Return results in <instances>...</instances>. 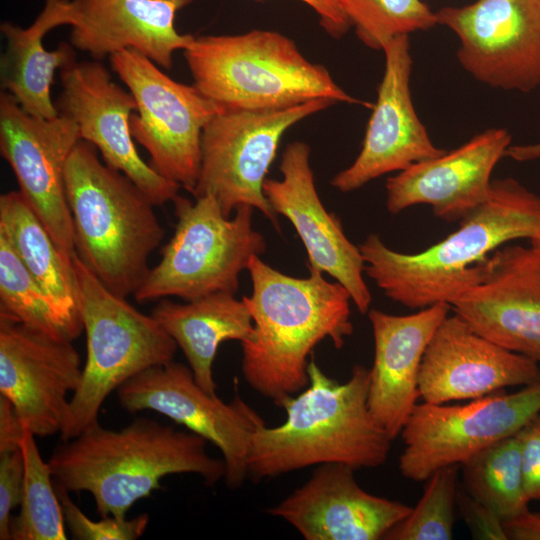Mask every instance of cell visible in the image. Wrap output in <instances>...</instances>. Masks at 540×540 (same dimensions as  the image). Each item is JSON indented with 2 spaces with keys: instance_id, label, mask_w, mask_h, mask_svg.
<instances>
[{
  "instance_id": "18",
  "label": "cell",
  "mask_w": 540,
  "mask_h": 540,
  "mask_svg": "<svg viewBox=\"0 0 540 540\" xmlns=\"http://www.w3.org/2000/svg\"><path fill=\"white\" fill-rule=\"evenodd\" d=\"M311 149L289 143L281 158V179H266L264 194L277 215L286 217L308 256V269L326 273L344 286L361 314L370 310L371 293L364 280L365 261L345 235L340 219L329 213L318 195L310 164Z\"/></svg>"
},
{
  "instance_id": "3",
  "label": "cell",
  "mask_w": 540,
  "mask_h": 540,
  "mask_svg": "<svg viewBox=\"0 0 540 540\" xmlns=\"http://www.w3.org/2000/svg\"><path fill=\"white\" fill-rule=\"evenodd\" d=\"M206 444L191 431L141 417L120 430L98 423L62 441L48 464L56 485L93 496L100 517H126L167 475L197 474L211 487L225 478L224 460L211 457Z\"/></svg>"
},
{
  "instance_id": "2",
  "label": "cell",
  "mask_w": 540,
  "mask_h": 540,
  "mask_svg": "<svg viewBox=\"0 0 540 540\" xmlns=\"http://www.w3.org/2000/svg\"><path fill=\"white\" fill-rule=\"evenodd\" d=\"M250 296H243L253 320L242 342V373L249 386L282 407L308 384V357L324 339L343 347L354 330L351 296L340 283L309 271L286 275L255 256L248 269Z\"/></svg>"
},
{
  "instance_id": "38",
  "label": "cell",
  "mask_w": 540,
  "mask_h": 540,
  "mask_svg": "<svg viewBox=\"0 0 540 540\" xmlns=\"http://www.w3.org/2000/svg\"><path fill=\"white\" fill-rule=\"evenodd\" d=\"M263 1V0H254ZM319 18L321 27L333 38L344 36L351 28L349 21L334 0H299Z\"/></svg>"
},
{
  "instance_id": "26",
  "label": "cell",
  "mask_w": 540,
  "mask_h": 540,
  "mask_svg": "<svg viewBox=\"0 0 540 540\" xmlns=\"http://www.w3.org/2000/svg\"><path fill=\"white\" fill-rule=\"evenodd\" d=\"M151 315L183 351L197 384L216 394L213 363L218 347L228 340L241 343L253 333V320L244 301L217 292L185 303L162 299Z\"/></svg>"
},
{
  "instance_id": "32",
  "label": "cell",
  "mask_w": 540,
  "mask_h": 540,
  "mask_svg": "<svg viewBox=\"0 0 540 540\" xmlns=\"http://www.w3.org/2000/svg\"><path fill=\"white\" fill-rule=\"evenodd\" d=\"M459 467L460 465H449L431 474L417 505L384 539H452Z\"/></svg>"
},
{
  "instance_id": "41",
  "label": "cell",
  "mask_w": 540,
  "mask_h": 540,
  "mask_svg": "<svg viewBox=\"0 0 540 540\" xmlns=\"http://www.w3.org/2000/svg\"><path fill=\"white\" fill-rule=\"evenodd\" d=\"M530 244L537 248V250L540 252V241L532 242Z\"/></svg>"
},
{
  "instance_id": "16",
  "label": "cell",
  "mask_w": 540,
  "mask_h": 540,
  "mask_svg": "<svg viewBox=\"0 0 540 540\" xmlns=\"http://www.w3.org/2000/svg\"><path fill=\"white\" fill-rule=\"evenodd\" d=\"M82 371L72 342L0 317V395L35 436L61 432L67 395L79 387Z\"/></svg>"
},
{
  "instance_id": "6",
  "label": "cell",
  "mask_w": 540,
  "mask_h": 540,
  "mask_svg": "<svg viewBox=\"0 0 540 540\" xmlns=\"http://www.w3.org/2000/svg\"><path fill=\"white\" fill-rule=\"evenodd\" d=\"M184 57L193 85L224 108L278 109L318 99L373 107L348 94L326 67L277 31L195 37Z\"/></svg>"
},
{
  "instance_id": "9",
  "label": "cell",
  "mask_w": 540,
  "mask_h": 540,
  "mask_svg": "<svg viewBox=\"0 0 540 540\" xmlns=\"http://www.w3.org/2000/svg\"><path fill=\"white\" fill-rule=\"evenodd\" d=\"M334 104L318 99L278 109L222 107L202 132L201 167L193 197L213 195L226 217L239 206L249 205L280 231L263 184L281 138L301 120Z\"/></svg>"
},
{
  "instance_id": "14",
  "label": "cell",
  "mask_w": 540,
  "mask_h": 540,
  "mask_svg": "<svg viewBox=\"0 0 540 540\" xmlns=\"http://www.w3.org/2000/svg\"><path fill=\"white\" fill-rule=\"evenodd\" d=\"M80 140L79 128L71 118L62 114L50 119L32 116L12 95L1 92V155L15 174L19 191L70 263L76 253L64 172Z\"/></svg>"
},
{
  "instance_id": "39",
  "label": "cell",
  "mask_w": 540,
  "mask_h": 540,
  "mask_svg": "<svg viewBox=\"0 0 540 540\" xmlns=\"http://www.w3.org/2000/svg\"><path fill=\"white\" fill-rule=\"evenodd\" d=\"M503 526L509 540H540V511L528 510Z\"/></svg>"
},
{
  "instance_id": "25",
  "label": "cell",
  "mask_w": 540,
  "mask_h": 540,
  "mask_svg": "<svg viewBox=\"0 0 540 540\" xmlns=\"http://www.w3.org/2000/svg\"><path fill=\"white\" fill-rule=\"evenodd\" d=\"M65 0H44V7L26 27L5 21L0 30L7 46L1 57V86L23 110L32 116L50 119L59 115L51 99L55 72L76 61L73 46L61 44L47 50L43 38L50 30L64 25Z\"/></svg>"
},
{
  "instance_id": "36",
  "label": "cell",
  "mask_w": 540,
  "mask_h": 540,
  "mask_svg": "<svg viewBox=\"0 0 540 540\" xmlns=\"http://www.w3.org/2000/svg\"><path fill=\"white\" fill-rule=\"evenodd\" d=\"M461 515L476 539L508 540L503 521L467 491L458 489L456 496Z\"/></svg>"
},
{
  "instance_id": "23",
  "label": "cell",
  "mask_w": 540,
  "mask_h": 540,
  "mask_svg": "<svg viewBox=\"0 0 540 540\" xmlns=\"http://www.w3.org/2000/svg\"><path fill=\"white\" fill-rule=\"evenodd\" d=\"M195 0H66L70 45L99 61L134 49L169 70L173 55L195 37L175 26L177 13Z\"/></svg>"
},
{
  "instance_id": "11",
  "label": "cell",
  "mask_w": 540,
  "mask_h": 540,
  "mask_svg": "<svg viewBox=\"0 0 540 540\" xmlns=\"http://www.w3.org/2000/svg\"><path fill=\"white\" fill-rule=\"evenodd\" d=\"M540 414V381L501 390L463 405L416 404L401 436L400 473L415 482L436 470L460 465L489 445L515 435Z\"/></svg>"
},
{
  "instance_id": "10",
  "label": "cell",
  "mask_w": 540,
  "mask_h": 540,
  "mask_svg": "<svg viewBox=\"0 0 540 540\" xmlns=\"http://www.w3.org/2000/svg\"><path fill=\"white\" fill-rule=\"evenodd\" d=\"M114 72L136 102L130 131L150 166L192 194L201 167L202 132L222 106L194 85L180 83L134 49L110 56Z\"/></svg>"
},
{
  "instance_id": "15",
  "label": "cell",
  "mask_w": 540,
  "mask_h": 540,
  "mask_svg": "<svg viewBox=\"0 0 540 540\" xmlns=\"http://www.w3.org/2000/svg\"><path fill=\"white\" fill-rule=\"evenodd\" d=\"M55 105L59 114L76 123L81 139L96 147L104 163L126 175L155 206L173 202L179 195L181 186L161 176L138 154L130 131L136 102L102 63L75 61L63 68Z\"/></svg>"
},
{
  "instance_id": "17",
  "label": "cell",
  "mask_w": 540,
  "mask_h": 540,
  "mask_svg": "<svg viewBox=\"0 0 540 540\" xmlns=\"http://www.w3.org/2000/svg\"><path fill=\"white\" fill-rule=\"evenodd\" d=\"M382 51L385 55L384 74L361 150L354 162L331 180V185L343 193L447 151L433 144L412 102L409 35L392 38Z\"/></svg>"
},
{
  "instance_id": "21",
  "label": "cell",
  "mask_w": 540,
  "mask_h": 540,
  "mask_svg": "<svg viewBox=\"0 0 540 540\" xmlns=\"http://www.w3.org/2000/svg\"><path fill=\"white\" fill-rule=\"evenodd\" d=\"M354 469L319 465L311 478L269 513L292 525L306 540H378L411 512L402 502L365 491Z\"/></svg>"
},
{
  "instance_id": "28",
  "label": "cell",
  "mask_w": 540,
  "mask_h": 540,
  "mask_svg": "<svg viewBox=\"0 0 540 540\" xmlns=\"http://www.w3.org/2000/svg\"><path fill=\"white\" fill-rule=\"evenodd\" d=\"M466 491L502 521L529 510L517 435L499 440L460 464Z\"/></svg>"
},
{
  "instance_id": "31",
  "label": "cell",
  "mask_w": 540,
  "mask_h": 540,
  "mask_svg": "<svg viewBox=\"0 0 540 540\" xmlns=\"http://www.w3.org/2000/svg\"><path fill=\"white\" fill-rule=\"evenodd\" d=\"M367 47L382 50L392 38L428 30L437 23L422 0H334Z\"/></svg>"
},
{
  "instance_id": "34",
  "label": "cell",
  "mask_w": 540,
  "mask_h": 540,
  "mask_svg": "<svg viewBox=\"0 0 540 540\" xmlns=\"http://www.w3.org/2000/svg\"><path fill=\"white\" fill-rule=\"evenodd\" d=\"M24 459L21 449L0 455V539L11 540V512L21 504Z\"/></svg>"
},
{
  "instance_id": "30",
  "label": "cell",
  "mask_w": 540,
  "mask_h": 540,
  "mask_svg": "<svg viewBox=\"0 0 540 540\" xmlns=\"http://www.w3.org/2000/svg\"><path fill=\"white\" fill-rule=\"evenodd\" d=\"M24 487L20 512L11 519L12 540H65V520L52 472L42 459L35 435L24 429L20 442Z\"/></svg>"
},
{
  "instance_id": "8",
  "label": "cell",
  "mask_w": 540,
  "mask_h": 540,
  "mask_svg": "<svg viewBox=\"0 0 540 540\" xmlns=\"http://www.w3.org/2000/svg\"><path fill=\"white\" fill-rule=\"evenodd\" d=\"M172 203L177 218L174 234L134 294L136 301L235 294L241 272L266 251L264 236L253 228L254 208L241 205L230 218L210 194L195 202L178 195Z\"/></svg>"
},
{
  "instance_id": "29",
  "label": "cell",
  "mask_w": 540,
  "mask_h": 540,
  "mask_svg": "<svg viewBox=\"0 0 540 540\" xmlns=\"http://www.w3.org/2000/svg\"><path fill=\"white\" fill-rule=\"evenodd\" d=\"M0 317L54 339L75 340L77 330L0 234Z\"/></svg>"
},
{
  "instance_id": "12",
  "label": "cell",
  "mask_w": 540,
  "mask_h": 540,
  "mask_svg": "<svg viewBox=\"0 0 540 540\" xmlns=\"http://www.w3.org/2000/svg\"><path fill=\"white\" fill-rule=\"evenodd\" d=\"M117 396L130 413L158 412L213 443L222 453L229 488H239L248 476L251 439L265 422L237 393L225 403L197 384L190 367L171 361L132 377Z\"/></svg>"
},
{
  "instance_id": "27",
  "label": "cell",
  "mask_w": 540,
  "mask_h": 540,
  "mask_svg": "<svg viewBox=\"0 0 540 540\" xmlns=\"http://www.w3.org/2000/svg\"><path fill=\"white\" fill-rule=\"evenodd\" d=\"M0 234L4 235L30 274L60 310L82 332L78 282L68 262L21 192L0 196Z\"/></svg>"
},
{
  "instance_id": "33",
  "label": "cell",
  "mask_w": 540,
  "mask_h": 540,
  "mask_svg": "<svg viewBox=\"0 0 540 540\" xmlns=\"http://www.w3.org/2000/svg\"><path fill=\"white\" fill-rule=\"evenodd\" d=\"M55 485L62 507L65 524L73 539L77 540H135L145 532L148 514H140L132 519L105 516L94 521L88 518L69 496L64 488Z\"/></svg>"
},
{
  "instance_id": "22",
  "label": "cell",
  "mask_w": 540,
  "mask_h": 540,
  "mask_svg": "<svg viewBox=\"0 0 540 540\" xmlns=\"http://www.w3.org/2000/svg\"><path fill=\"white\" fill-rule=\"evenodd\" d=\"M510 145L506 129L491 128L451 151L411 165L387 179V210L398 214L427 204L437 218L460 221L488 198L492 171Z\"/></svg>"
},
{
  "instance_id": "40",
  "label": "cell",
  "mask_w": 540,
  "mask_h": 540,
  "mask_svg": "<svg viewBox=\"0 0 540 540\" xmlns=\"http://www.w3.org/2000/svg\"><path fill=\"white\" fill-rule=\"evenodd\" d=\"M505 157H509L519 162L540 159V142L523 145H510L505 152Z\"/></svg>"
},
{
  "instance_id": "13",
  "label": "cell",
  "mask_w": 540,
  "mask_h": 540,
  "mask_svg": "<svg viewBox=\"0 0 540 540\" xmlns=\"http://www.w3.org/2000/svg\"><path fill=\"white\" fill-rule=\"evenodd\" d=\"M435 14L457 35L458 61L476 80L520 92L540 87V0H476Z\"/></svg>"
},
{
  "instance_id": "7",
  "label": "cell",
  "mask_w": 540,
  "mask_h": 540,
  "mask_svg": "<svg viewBox=\"0 0 540 540\" xmlns=\"http://www.w3.org/2000/svg\"><path fill=\"white\" fill-rule=\"evenodd\" d=\"M73 266L87 356L80 385L69 402L61 441L97 425L99 411L114 390L150 367L173 361L178 347L152 315L109 290L76 254Z\"/></svg>"
},
{
  "instance_id": "4",
  "label": "cell",
  "mask_w": 540,
  "mask_h": 540,
  "mask_svg": "<svg viewBox=\"0 0 540 540\" xmlns=\"http://www.w3.org/2000/svg\"><path fill=\"white\" fill-rule=\"evenodd\" d=\"M308 384L282 405L286 420L260 427L252 436L247 472L254 480L273 478L313 465L339 463L354 470L382 465L392 438L368 406L370 369L355 365L339 383L314 359Z\"/></svg>"
},
{
  "instance_id": "5",
  "label": "cell",
  "mask_w": 540,
  "mask_h": 540,
  "mask_svg": "<svg viewBox=\"0 0 540 540\" xmlns=\"http://www.w3.org/2000/svg\"><path fill=\"white\" fill-rule=\"evenodd\" d=\"M64 181L76 255L113 293L134 295L165 235L155 205L82 139L68 157Z\"/></svg>"
},
{
  "instance_id": "37",
  "label": "cell",
  "mask_w": 540,
  "mask_h": 540,
  "mask_svg": "<svg viewBox=\"0 0 540 540\" xmlns=\"http://www.w3.org/2000/svg\"><path fill=\"white\" fill-rule=\"evenodd\" d=\"M24 429L12 403L0 395V455L20 449Z\"/></svg>"
},
{
  "instance_id": "19",
  "label": "cell",
  "mask_w": 540,
  "mask_h": 540,
  "mask_svg": "<svg viewBox=\"0 0 540 540\" xmlns=\"http://www.w3.org/2000/svg\"><path fill=\"white\" fill-rule=\"evenodd\" d=\"M451 309L482 336L540 364V252L531 244L495 250L482 280Z\"/></svg>"
},
{
  "instance_id": "20",
  "label": "cell",
  "mask_w": 540,
  "mask_h": 540,
  "mask_svg": "<svg viewBox=\"0 0 540 540\" xmlns=\"http://www.w3.org/2000/svg\"><path fill=\"white\" fill-rule=\"evenodd\" d=\"M538 381L539 363L482 336L454 313L444 318L426 348L419 394L424 402L446 404Z\"/></svg>"
},
{
  "instance_id": "35",
  "label": "cell",
  "mask_w": 540,
  "mask_h": 540,
  "mask_svg": "<svg viewBox=\"0 0 540 540\" xmlns=\"http://www.w3.org/2000/svg\"><path fill=\"white\" fill-rule=\"evenodd\" d=\"M520 444L524 490L530 500H540V414L516 433Z\"/></svg>"
},
{
  "instance_id": "24",
  "label": "cell",
  "mask_w": 540,
  "mask_h": 540,
  "mask_svg": "<svg viewBox=\"0 0 540 540\" xmlns=\"http://www.w3.org/2000/svg\"><path fill=\"white\" fill-rule=\"evenodd\" d=\"M451 305L438 303L408 315L368 311L374 339L368 406L395 439L417 404L419 372L426 348Z\"/></svg>"
},
{
  "instance_id": "1",
  "label": "cell",
  "mask_w": 540,
  "mask_h": 540,
  "mask_svg": "<svg viewBox=\"0 0 540 540\" xmlns=\"http://www.w3.org/2000/svg\"><path fill=\"white\" fill-rule=\"evenodd\" d=\"M540 241V196L513 178L492 180L484 203L459 228L418 253L389 248L376 234L359 245L365 273L384 294L410 309L452 304L478 284L484 264L504 244Z\"/></svg>"
}]
</instances>
